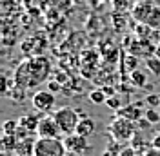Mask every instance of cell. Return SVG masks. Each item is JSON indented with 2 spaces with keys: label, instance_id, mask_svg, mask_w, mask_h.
Here are the masks:
<instances>
[{
  "label": "cell",
  "instance_id": "6da1fadb",
  "mask_svg": "<svg viewBox=\"0 0 160 156\" xmlns=\"http://www.w3.org/2000/svg\"><path fill=\"white\" fill-rule=\"evenodd\" d=\"M51 64L46 56L31 58L22 62L15 73V84L18 87H37L49 76Z\"/></svg>",
  "mask_w": 160,
  "mask_h": 156
},
{
  "label": "cell",
  "instance_id": "7a4b0ae2",
  "mask_svg": "<svg viewBox=\"0 0 160 156\" xmlns=\"http://www.w3.org/2000/svg\"><path fill=\"white\" fill-rule=\"evenodd\" d=\"M137 129H138V125H137L135 120L126 118V116H118V115L113 118V122L109 124L111 136L118 144H126V142L133 140L137 136Z\"/></svg>",
  "mask_w": 160,
  "mask_h": 156
},
{
  "label": "cell",
  "instance_id": "3957f363",
  "mask_svg": "<svg viewBox=\"0 0 160 156\" xmlns=\"http://www.w3.org/2000/svg\"><path fill=\"white\" fill-rule=\"evenodd\" d=\"M80 116H82L80 111L69 107V105L60 107V109H57V111L53 113V118H55V122L58 124V127H60V131H62L64 136H66V134H73V133L77 131Z\"/></svg>",
  "mask_w": 160,
  "mask_h": 156
},
{
  "label": "cell",
  "instance_id": "277c9868",
  "mask_svg": "<svg viewBox=\"0 0 160 156\" xmlns=\"http://www.w3.org/2000/svg\"><path fill=\"white\" fill-rule=\"evenodd\" d=\"M68 149L60 138H37L33 156H64Z\"/></svg>",
  "mask_w": 160,
  "mask_h": 156
},
{
  "label": "cell",
  "instance_id": "5b68a950",
  "mask_svg": "<svg viewBox=\"0 0 160 156\" xmlns=\"http://www.w3.org/2000/svg\"><path fill=\"white\" fill-rule=\"evenodd\" d=\"M31 104L40 113H49L51 109L55 107V104H57V98H55V93H51L49 89H40V91H37L33 95Z\"/></svg>",
  "mask_w": 160,
  "mask_h": 156
},
{
  "label": "cell",
  "instance_id": "8992f818",
  "mask_svg": "<svg viewBox=\"0 0 160 156\" xmlns=\"http://www.w3.org/2000/svg\"><path fill=\"white\" fill-rule=\"evenodd\" d=\"M64 145L69 153H78V154H86L91 149V145L88 144V138L78 134V133H73V134H66L64 138Z\"/></svg>",
  "mask_w": 160,
  "mask_h": 156
},
{
  "label": "cell",
  "instance_id": "52a82bcc",
  "mask_svg": "<svg viewBox=\"0 0 160 156\" xmlns=\"http://www.w3.org/2000/svg\"><path fill=\"white\" fill-rule=\"evenodd\" d=\"M62 131H60L58 124L55 122L53 116H42L40 118L38 129H37V136L38 138H60Z\"/></svg>",
  "mask_w": 160,
  "mask_h": 156
},
{
  "label": "cell",
  "instance_id": "ba28073f",
  "mask_svg": "<svg viewBox=\"0 0 160 156\" xmlns=\"http://www.w3.org/2000/svg\"><path fill=\"white\" fill-rule=\"evenodd\" d=\"M155 7V4L149 2V0H142V2H137L133 7H131V15H133V18L137 20V22H144L146 24V20L149 17L151 9Z\"/></svg>",
  "mask_w": 160,
  "mask_h": 156
},
{
  "label": "cell",
  "instance_id": "9c48e42d",
  "mask_svg": "<svg viewBox=\"0 0 160 156\" xmlns=\"http://www.w3.org/2000/svg\"><path fill=\"white\" fill-rule=\"evenodd\" d=\"M95 129H97V124H95V120H93L91 116H86V115H82L75 133H78V134H82V136L88 138V136H91V134L95 133Z\"/></svg>",
  "mask_w": 160,
  "mask_h": 156
},
{
  "label": "cell",
  "instance_id": "30bf717a",
  "mask_svg": "<svg viewBox=\"0 0 160 156\" xmlns=\"http://www.w3.org/2000/svg\"><path fill=\"white\" fill-rule=\"evenodd\" d=\"M142 104H146V102H137V104H133V105H128V107L124 109H118L117 111V115L118 116H126V118H131V120H140V118L144 116V111H142Z\"/></svg>",
  "mask_w": 160,
  "mask_h": 156
},
{
  "label": "cell",
  "instance_id": "8fae6325",
  "mask_svg": "<svg viewBox=\"0 0 160 156\" xmlns=\"http://www.w3.org/2000/svg\"><path fill=\"white\" fill-rule=\"evenodd\" d=\"M35 138H26V140H18V144H17V149H15V153L13 154L17 156H33L35 154Z\"/></svg>",
  "mask_w": 160,
  "mask_h": 156
},
{
  "label": "cell",
  "instance_id": "7c38bea8",
  "mask_svg": "<svg viewBox=\"0 0 160 156\" xmlns=\"http://www.w3.org/2000/svg\"><path fill=\"white\" fill-rule=\"evenodd\" d=\"M40 118H42V116H37V115H24V116L18 118V124L22 127H26L28 131H31V133H35V134H37V129H38Z\"/></svg>",
  "mask_w": 160,
  "mask_h": 156
},
{
  "label": "cell",
  "instance_id": "4fadbf2b",
  "mask_svg": "<svg viewBox=\"0 0 160 156\" xmlns=\"http://www.w3.org/2000/svg\"><path fill=\"white\" fill-rule=\"evenodd\" d=\"M146 24L149 26L151 29L160 31V6H155V7L151 9L149 17H148V20H146Z\"/></svg>",
  "mask_w": 160,
  "mask_h": 156
},
{
  "label": "cell",
  "instance_id": "5bb4252c",
  "mask_svg": "<svg viewBox=\"0 0 160 156\" xmlns=\"http://www.w3.org/2000/svg\"><path fill=\"white\" fill-rule=\"evenodd\" d=\"M17 144H18V138L15 134H4L2 136V151H9V153H15L17 149Z\"/></svg>",
  "mask_w": 160,
  "mask_h": 156
},
{
  "label": "cell",
  "instance_id": "9a60e30c",
  "mask_svg": "<svg viewBox=\"0 0 160 156\" xmlns=\"http://www.w3.org/2000/svg\"><path fill=\"white\" fill-rule=\"evenodd\" d=\"M129 78H131V84H133L135 87H146V84H148V78H146V75H144L140 69L131 71Z\"/></svg>",
  "mask_w": 160,
  "mask_h": 156
},
{
  "label": "cell",
  "instance_id": "2e32d148",
  "mask_svg": "<svg viewBox=\"0 0 160 156\" xmlns=\"http://www.w3.org/2000/svg\"><path fill=\"white\" fill-rule=\"evenodd\" d=\"M89 100H91V104H95V105H102V104L108 102V95L102 89H93L89 93Z\"/></svg>",
  "mask_w": 160,
  "mask_h": 156
},
{
  "label": "cell",
  "instance_id": "e0dca14e",
  "mask_svg": "<svg viewBox=\"0 0 160 156\" xmlns=\"http://www.w3.org/2000/svg\"><path fill=\"white\" fill-rule=\"evenodd\" d=\"M146 67L149 69L153 75L160 76V58L157 56V55H153V56H149V58H146Z\"/></svg>",
  "mask_w": 160,
  "mask_h": 156
},
{
  "label": "cell",
  "instance_id": "ac0fdd59",
  "mask_svg": "<svg viewBox=\"0 0 160 156\" xmlns=\"http://www.w3.org/2000/svg\"><path fill=\"white\" fill-rule=\"evenodd\" d=\"M144 118H146L151 125H153V124H158V122H160V113H158V111H155V107H149V109H146V111H144Z\"/></svg>",
  "mask_w": 160,
  "mask_h": 156
},
{
  "label": "cell",
  "instance_id": "d6986e66",
  "mask_svg": "<svg viewBox=\"0 0 160 156\" xmlns=\"http://www.w3.org/2000/svg\"><path fill=\"white\" fill-rule=\"evenodd\" d=\"M126 67L129 69V71H135V69H138V58H137V55H128L126 56Z\"/></svg>",
  "mask_w": 160,
  "mask_h": 156
},
{
  "label": "cell",
  "instance_id": "ffe728a7",
  "mask_svg": "<svg viewBox=\"0 0 160 156\" xmlns=\"http://www.w3.org/2000/svg\"><path fill=\"white\" fill-rule=\"evenodd\" d=\"M17 127H18V120H8L4 124V134H15Z\"/></svg>",
  "mask_w": 160,
  "mask_h": 156
},
{
  "label": "cell",
  "instance_id": "44dd1931",
  "mask_svg": "<svg viewBox=\"0 0 160 156\" xmlns=\"http://www.w3.org/2000/svg\"><path fill=\"white\" fill-rule=\"evenodd\" d=\"M106 105H108L109 109H115V111L122 109V104H120L118 96H109V98H108V102H106Z\"/></svg>",
  "mask_w": 160,
  "mask_h": 156
},
{
  "label": "cell",
  "instance_id": "7402d4cb",
  "mask_svg": "<svg viewBox=\"0 0 160 156\" xmlns=\"http://www.w3.org/2000/svg\"><path fill=\"white\" fill-rule=\"evenodd\" d=\"M146 104L149 107H158L160 105V95H148L146 96Z\"/></svg>",
  "mask_w": 160,
  "mask_h": 156
},
{
  "label": "cell",
  "instance_id": "603a6c76",
  "mask_svg": "<svg viewBox=\"0 0 160 156\" xmlns=\"http://www.w3.org/2000/svg\"><path fill=\"white\" fill-rule=\"evenodd\" d=\"M48 89H49L51 93H55V95H57V93L62 91V84L57 82V80H49V82H48Z\"/></svg>",
  "mask_w": 160,
  "mask_h": 156
},
{
  "label": "cell",
  "instance_id": "cb8c5ba5",
  "mask_svg": "<svg viewBox=\"0 0 160 156\" xmlns=\"http://www.w3.org/2000/svg\"><path fill=\"white\" fill-rule=\"evenodd\" d=\"M137 125H138V129H148L151 124H149V122H148V120H146L144 116H142L140 120H137Z\"/></svg>",
  "mask_w": 160,
  "mask_h": 156
},
{
  "label": "cell",
  "instance_id": "d4e9b609",
  "mask_svg": "<svg viewBox=\"0 0 160 156\" xmlns=\"http://www.w3.org/2000/svg\"><path fill=\"white\" fill-rule=\"evenodd\" d=\"M55 80L60 82V84H64V82H68V76H66L64 73H57V75H55Z\"/></svg>",
  "mask_w": 160,
  "mask_h": 156
},
{
  "label": "cell",
  "instance_id": "484cf974",
  "mask_svg": "<svg viewBox=\"0 0 160 156\" xmlns=\"http://www.w3.org/2000/svg\"><path fill=\"white\" fill-rule=\"evenodd\" d=\"M102 91L108 95V98H109V96H115V91H113V87H109V85H108V87H102Z\"/></svg>",
  "mask_w": 160,
  "mask_h": 156
},
{
  "label": "cell",
  "instance_id": "4316f807",
  "mask_svg": "<svg viewBox=\"0 0 160 156\" xmlns=\"http://www.w3.org/2000/svg\"><path fill=\"white\" fill-rule=\"evenodd\" d=\"M120 156H137V153H135V149H126V151H122Z\"/></svg>",
  "mask_w": 160,
  "mask_h": 156
},
{
  "label": "cell",
  "instance_id": "83f0119b",
  "mask_svg": "<svg viewBox=\"0 0 160 156\" xmlns=\"http://www.w3.org/2000/svg\"><path fill=\"white\" fill-rule=\"evenodd\" d=\"M153 147H155V149H160V133L155 136V140H153Z\"/></svg>",
  "mask_w": 160,
  "mask_h": 156
},
{
  "label": "cell",
  "instance_id": "f1b7e54d",
  "mask_svg": "<svg viewBox=\"0 0 160 156\" xmlns=\"http://www.w3.org/2000/svg\"><path fill=\"white\" fill-rule=\"evenodd\" d=\"M64 156H84V154H78V153H69V151H68Z\"/></svg>",
  "mask_w": 160,
  "mask_h": 156
},
{
  "label": "cell",
  "instance_id": "f546056e",
  "mask_svg": "<svg viewBox=\"0 0 160 156\" xmlns=\"http://www.w3.org/2000/svg\"><path fill=\"white\" fill-rule=\"evenodd\" d=\"M155 55H157V56L160 58V42L157 44V51H155Z\"/></svg>",
  "mask_w": 160,
  "mask_h": 156
},
{
  "label": "cell",
  "instance_id": "4dcf8cb0",
  "mask_svg": "<svg viewBox=\"0 0 160 156\" xmlns=\"http://www.w3.org/2000/svg\"><path fill=\"white\" fill-rule=\"evenodd\" d=\"M135 2H142V0H135Z\"/></svg>",
  "mask_w": 160,
  "mask_h": 156
}]
</instances>
